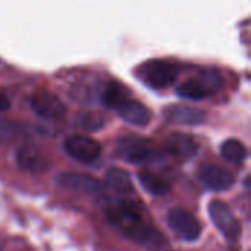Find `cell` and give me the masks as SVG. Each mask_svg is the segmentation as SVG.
Wrapping results in <instances>:
<instances>
[{"instance_id":"cell-1","label":"cell","mask_w":251,"mask_h":251,"mask_svg":"<svg viewBox=\"0 0 251 251\" xmlns=\"http://www.w3.org/2000/svg\"><path fill=\"white\" fill-rule=\"evenodd\" d=\"M178 72V65L168 60L154 59L143 63L137 69V76L143 81V84L149 85L150 88L163 90L176 79Z\"/></svg>"},{"instance_id":"cell-2","label":"cell","mask_w":251,"mask_h":251,"mask_svg":"<svg viewBox=\"0 0 251 251\" xmlns=\"http://www.w3.org/2000/svg\"><path fill=\"white\" fill-rule=\"evenodd\" d=\"M116 153L125 162L134 165H146L159 159V153L146 138L137 135H128L118 141Z\"/></svg>"},{"instance_id":"cell-3","label":"cell","mask_w":251,"mask_h":251,"mask_svg":"<svg viewBox=\"0 0 251 251\" xmlns=\"http://www.w3.org/2000/svg\"><path fill=\"white\" fill-rule=\"evenodd\" d=\"M224 85V79L219 71L210 69L201 72L197 78L181 84L176 88L179 97L187 100H203L204 97L219 91Z\"/></svg>"},{"instance_id":"cell-4","label":"cell","mask_w":251,"mask_h":251,"mask_svg":"<svg viewBox=\"0 0 251 251\" xmlns=\"http://www.w3.org/2000/svg\"><path fill=\"white\" fill-rule=\"evenodd\" d=\"M209 216L218 231L228 240V241H238L241 237V225L240 221L235 218L232 210L219 200H213L209 204Z\"/></svg>"},{"instance_id":"cell-5","label":"cell","mask_w":251,"mask_h":251,"mask_svg":"<svg viewBox=\"0 0 251 251\" xmlns=\"http://www.w3.org/2000/svg\"><path fill=\"white\" fill-rule=\"evenodd\" d=\"M168 225L179 240L187 241V243L197 241L201 235L200 222L193 213L184 209L171 210L168 215Z\"/></svg>"},{"instance_id":"cell-6","label":"cell","mask_w":251,"mask_h":251,"mask_svg":"<svg viewBox=\"0 0 251 251\" xmlns=\"http://www.w3.org/2000/svg\"><path fill=\"white\" fill-rule=\"evenodd\" d=\"M63 149L69 157L82 163H93L101 154L100 144L96 140L82 134L69 135L63 143Z\"/></svg>"},{"instance_id":"cell-7","label":"cell","mask_w":251,"mask_h":251,"mask_svg":"<svg viewBox=\"0 0 251 251\" xmlns=\"http://www.w3.org/2000/svg\"><path fill=\"white\" fill-rule=\"evenodd\" d=\"M31 109L44 119H60L66 115L65 103L54 94L46 90L37 91L29 97Z\"/></svg>"},{"instance_id":"cell-8","label":"cell","mask_w":251,"mask_h":251,"mask_svg":"<svg viewBox=\"0 0 251 251\" xmlns=\"http://www.w3.org/2000/svg\"><path fill=\"white\" fill-rule=\"evenodd\" d=\"M119 228L124 231V234L126 237H129L131 240H134L138 244L153 246V247H162L166 244V240L163 238V235L157 229H154L151 225L146 224L143 221V218L125 222Z\"/></svg>"},{"instance_id":"cell-9","label":"cell","mask_w":251,"mask_h":251,"mask_svg":"<svg viewBox=\"0 0 251 251\" xmlns=\"http://www.w3.org/2000/svg\"><path fill=\"white\" fill-rule=\"evenodd\" d=\"M16 162L21 169L31 174L46 172L50 166L47 156L40 149L31 144H25L16 151Z\"/></svg>"},{"instance_id":"cell-10","label":"cell","mask_w":251,"mask_h":251,"mask_svg":"<svg viewBox=\"0 0 251 251\" xmlns=\"http://www.w3.org/2000/svg\"><path fill=\"white\" fill-rule=\"evenodd\" d=\"M199 179L213 191H226L234 185V176L218 165H204L199 171Z\"/></svg>"},{"instance_id":"cell-11","label":"cell","mask_w":251,"mask_h":251,"mask_svg":"<svg viewBox=\"0 0 251 251\" xmlns=\"http://www.w3.org/2000/svg\"><path fill=\"white\" fill-rule=\"evenodd\" d=\"M165 118L175 125H200L206 121V113L197 107L172 104L165 109Z\"/></svg>"},{"instance_id":"cell-12","label":"cell","mask_w":251,"mask_h":251,"mask_svg":"<svg viewBox=\"0 0 251 251\" xmlns=\"http://www.w3.org/2000/svg\"><path fill=\"white\" fill-rule=\"evenodd\" d=\"M166 150L169 154L178 157V159H191L197 154V150H199V144L197 141L187 135V134H179V132H175V134H171L166 140Z\"/></svg>"},{"instance_id":"cell-13","label":"cell","mask_w":251,"mask_h":251,"mask_svg":"<svg viewBox=\"0 0 251 251\" xmlns=\"http://www.w3.org/2000/svg\"><path fill=\"white\" fill-rule=\"evenodd\" d=\"M124 121L135 126H147L151 121L150 109L138 100L129 99L116 110Z\"/></svg>"},{"instance_id":"cell-14","label":"cell","mask_w":251,"mask_h":251,"mask_svg":"<svg viewBox=\"0 0 251 251\" xmlns=\"http://www.w3.org/2000/svg\"><path fill=\"white\" fill-rule=\"evenodd\" d=\"M59 182L65 188H69L74 191L99 193L101 190V184L96 178L90 175H84V174H72V172L63 174L59 176Z\"/></svg>"},{"instance_id":"cell-15","label":"cell","mask_w":251,"mask_h":251,"mask_svg":"<svg viewBox=\"0 0 251 251\" xmlns=\"http://www.w3.org/2000/svg\"><path fill=\"white\" fill-rule=\"evenodd\" d=\"M106 184H107V187L113 193H116V194H119L122 197L134 194V185H132L131 176L124 169L112 168L110 171H107V174H106Z\"/></svg>"},{"instance_id":"cell-16","label":"cell","mask_w":251,"mask_h":251,"mask_svg":"<svg viewBox=\"0 0 251 251\" xmlns=\"http://www.w3.org/2000/svg\"><path fill=\"white\" fill-rule=\"evenodd\" d=\"M129 99H131L129 90L124 84H119V82H115V81L109 82L106 85V88L103 91V96H101V100H103L104 106L109 107V109H113V110H118Z\"/></svg>"},{"instance_id":"cell-17","label":"cell","mask_w":251,"mask_h":251,"mask_svg":"<svg viewBox=\"0 0 251 251\" xmlns=\"http://www.w3.org/2000/svg\"><path fill=\"white\" fill-rule=\"evenodd\" d=\"M138 181L143 185V188L153 196H165L171 190V185L168 181H165L162 176L150 171H141L138 174Z\"/></svg>"},{"instance_id":"cell-18","label":"cell","mask_w":251,"mask_h":251,"mask_svg":"<svg viewBox=\"0 0 251 251\" xmlns=\"http://www.w3.org/2000/svg\"><path fill=\"white\" fill-rule=\"evenodd\" d=\"M221 156L232 165H241L247 159V149L240 140L231 138L221 146Z\"/></svg>"},{"instance_id":"cell-19","label":"cell","mask_w":251,"mask_h":251,"mask_svg":"<svg viewBox=\"0 0 251 251\" xmlns=\"http://www.w3.org/2000/svg\"><path fill=\"white\" fill-rule=\"evenodd\" d=\"M10 107V100L7 99V96L4 93L0 91V112H4Z\"/></svg>"},{"instance_id":"cell-20","label":"cell","mask_w":251,"mask_h":251,"mask_svg":"<svg viewBox=\"0 0 251 251\" xmlns=\"http://www.w3.org/2000/svg\"><path fill=\"white\" fill-rule=\"evenodd\" d=\"M7 132H9L7 125H6V124H3V122H0V138L6 137V134H7Z\"/></svg>"}]
</instances>
